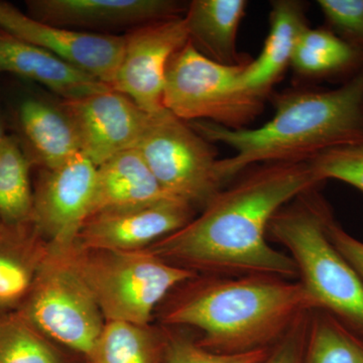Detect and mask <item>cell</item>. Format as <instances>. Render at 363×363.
<instances>
[{
    "label": "cell",
    "mask_w": 363,
    "mask_h": 363,
    "mask_svg": "<svg viewBox=\"0 0 363 363\" xmlns=\"http://www.w3.org/2000/svg\"><path fill=\"white\" fill-rule=\"evenodd\" d=\"M7 135L6 133V128H4V118H2L1 111H0V149H1L2 145L6 143Z\"/></svg>",
    "instance_id": "31"
},
{
    "label": "cell",
    "mask_w": 363,
    "mask_h": 363,
    "mask_svg": "<svg viewBox=\"0 0 363 363\" xmlns=\"http://www.w3.org/2000/svg\"><path fill=\"white\" fill-rule=\"evenodd\" d=\"M30 160L20 140L7 136L0 149V222L11 225L32 222L33 191Z\"/></svg>",
    "instance_id": "22"
},
{
    "label": "cell",
    "mask_w": 363,
    "mask_h": 363,
    "mask_svg": "<svg viewBox=\"0 0 363 363\" xmlns=\"http://www.w3.org/2000/svg\"><path fill=\"white\" fill-rule=\"evenodd\" d=\"M320 184L310 162L264 164L219 191L199 216L147 250L198 274L298 279L292 257L267 242V228L281 208Z\"/></svg>",
    "instance_id": "1"
},
{
    "label": "cell",
    "mask_w": 363,
    "mask_h": 363,
    "mask_svg": "<svg viewBox=\"0 0 363 363\" xmlns=\"http://www.w3.org/2000/svg\"><path fill=\"white\" fill-rule=\"evenodd\" d=\"M136 149L169 195L204 208L224 186L210 143L168 109L150 114Z\"/></svg>",
    "instance_id": "8"
},
{
    "label": "cell",
    "mask_w": 363,
    "mask_h": 363,
    "mask_svg": "<svg viewBox=\"0 0 363 363\" xmlns=\"http://www.w3.org/2000/svg\"><path fill=\"white\" fill-rule=\"evenodd\" d=\"M198 278L169 305L162 323L201 331L197 343L213 352L267 350L298 318L318 310L298 279L264 274Z\"/></svg>",
    "instance_id": "3"
},
{
    "label": "cell",
    "mask_w": 363,
    "mask_h": 363,
    "mask_svg": "<svg viewBox=\"0 0 363 363\" xmlns=\"http://www.w3.org/2000/svg\"><path fill=\"white\" fill-rule=\"evenodd\" d=\"M327 233L331 242L341 255L350 262L363 281V242L346 233L340 224L330 215L326 224Z\"/></svg>",
    "instance_id": "30"
},
{
    "label": "cell",
    "mask_w": 363,
    "mask_h": 363,
    "mask_svg": "<svg viewBox=\"0 0 363 363\" xmlns=\"http://www.w3.org/2000/svg\"><path fill=\"white\" fill-rule=\"evenodd\" d=\"M66 252L105 321L147 326L152 312L169 292L199 276L147 250L117 252L75 245Z\"/></svg>",
    "instance_id": "5"
},
{
    "label": "cell",
    "mask_w": 363,
    "mask_h": 363,
    "mask_svg": "<svg viewBox=\"0 0 363 363\" xmlns=\"http://www.w3.org/2000/svg\"><path fill=\"white\" fill-rule=\"evenodd\" d=\"M77 133L81 154L96 167L136 147L150 114L123 93L111 89L76 100H61Z\"/></svg>",
    "instance_id": "12"
},
{
    "label": "cell",
    "mask_w": 363,
    "mask_h": 363,
    "mask_svg": "<svg viewBox=\"0 0 363 363\" xmlns=\"http://www.w3.org/2000/svg\"><path fill=\"white\" fill-rule=\"evenodd\" d=\"M318 6L339 37L363 49V0H319Z\"/></svg>",
    "instance_id": "28"
},
{
    "label": "cell",
    "mask_w": 363,
    "mask_h": 363,
    "mask_svg": "<svg viewBox=\"0 0 363 363\" xmlns=\"http://www.w3.org/2000/svg\"><path fill=\"white\" fill-rule=\"evenodd\" d=\"M97 167L82 154L58 168L43 169L33 192L32 224L55 250L67 252L92 214Z\"/></svg>",
    "instance_id": "9"
},
{
    "label": "cell",
    "mask_w": 363,
    "mask_h": 363,
    "mask_svg": "<svg viewBox=\"0 0 363 363\" xmlns=\"http://www.w3.org/2000/svg\"><path fill=\"white\" fill-rule=\"evenodd\" d=\"M269 350L223 354L205 350L189 339L175 337L164 345V363H259Z\"/></svg>",
    "instance_id": "27"
},
{
    "label": "cell",
    "mask_w": 363,
    "mask_h": 363,
    "mask_svg": "<svg viewBox=\"0 0 363 363\" xmlns=\"http://www.w3.org/2000/svg\"><path fill=\"white\" fill-rule=\"evenodd\" d=\"M194 217V207L180 199L97 212L85 222L76 245L117 252L147 250Z\"/></svg>",
    "instance_id": "13"
},
{
    "label": "cell",
    "mask_w": 363,
    "mask_h": 363,
    "mask_svg": "<svg viewBox=\"0 0 363 363\" xmlns=\"http://www.w3.org/2000/svg\"><path fill=\"white\" fill-rule=\"evenodd\" d=\"M248 62L224 65L208 58L189 40L174 55L166 73L162 104L186 121H210L240 130L262 111V97L241 85Z\"/></svg>",
    "instance_id": "6"
},
{
    "label": "cell",
    "mask_w": 363,
    "mask_h": 363,
    "mask_svg": "<svg viewBox=\"0 0 363 363\" xmlns=\"http://www.w3.org/2000/svg\"><path fill=\"white\" fill-rule=\"evenodd\" d=\"M18 312L48 339L86 357L105 323L96 300L68 253L50 245L32 291Z\"/></svg>",
    "instance_id": "7"
},
{
    "label": "cell",
    "mask_w": 363,
    "mask_h": 363,
    "mask_svg": "<svg viewBox=\"0 0 363 363\" xmlns=\"http://www.w3.org/2000/svg\"><path fill=\"white\" fill-rule=\"evenodd\" d=\"M49 245L32 222H0V313L18 312L26 302Z\"/></svg>",
    "instance_id": "17"
},
{
    "label": "cell",
    "mask_w": 363,
    "mask_h": 363,
    "mask_svg": "<svg viewBox=\"0 0 363 363\" xmlns=\"http://www.w3.org/2000/svg\"><path fill=\"white\" fill-rule=\"evenodd\" d=\"M245 0H194L185 18L189 40L208 58L224 65H240L236 51L238 28L245 16Z\"/></svg>",
    "instance_id": "20"
},
{
    "label": "cell",
    "mask_w": 363,
    "mask_h": 363,
    "mask_svg": "<svg viewBox=\"0 0 363 363\" xmlns=\"http://www.w3.org/2000/svg\"><path fill=\"white\" fill-rule=\"evenodd\" d=\"M35 20L73 30L133 28L180 16L187 6L174 0H28Z\"/></svg>",
    "instance_id": "14"
},
{
    "label": "cell",
    "mask_w": 363,
    "mask_h": 363,
    "mask_svg": "<svg viewBox=\"0 0 363 363\" xmlns=\"http://www.w3.org/2000/svg\"><path fill=\"white\" fill-rule=\"evenodd\" d=\"M308 28L302 4L294 0L272 2L271 28L259 58L248 62L241 75V85L248 92L264 98L267 91L291 65L300 35Z\"/></svg>",
    "instance_id": "19"
},
{
    "label": "cell",
    "mask_w": 363,
    "mask_h": 363,
    "mask_svg": "<svg viewBox=\"0 0 363 363\" xmlns=\"http://www.w3.org/2000/svg\"><path fill=\"white\" fill-rule=\"evenodd\" d=\"M291 64L304 75H357L363 70V49L332 30L306 28L294 50Z\"/></svg>",
    "instance_id": "21"
},
{
    "label": "cell",
    "mask_w": 363,
    "mask_h": 363,
    "mask_svg": "<svg viewBox=\"0 0 363 363\" xmlns=\"http://www.w3.org/2000/svg\"><path fill=\"white\" fill-rule=\"evenodd\" d=\"M177 199L162 189L140 150H124L97 167L92 214Z\"/></svg>",
    "instance_id": "16"
},
{
    "label": "cell",
    "mask_w": 363,
    "mask_h": 363,
    "mask_svg": "<svg viewBox=\"0 0 363 363\" xmlns=\"http://www.w3.org/2000/svg\"><path fill=\"white\" fill-rule=\"evenodd\" d=\"M18 121L33 159L43 169L58 168L81 154L77 133L60 102L26 98L18 106Z\"/></svg>",
    "instance_id": "18"
},
{
    "label": "cell",
    "mask_w": 363,
    "mask_h": 363,
    "mask_svg": "<svg viewBox=\"0 0 363 363\" xmlns=\"http://www.w3.org/2000/svg\"><path fill=\"white\" fill-rule=\"evenodd\" d=\"M304 363H363V339L322 310L310 313Z\"/></svg>",
    "instance_id": "24"
},
{
    "label": "cell",
    "mask_w": 363,
    "mask_h": 363,
    "mask_svg": "<svg viewBox=\"0 0 363 363\" xmlns=\"http://www.w3.org/2000/svg\"><path fill=\"white\" fill-rule=\"evenodd\" d=\"M161 342L149 325L105 321L88 355L90 363H159Z\"/></svg>",
    "instance_id": "23"
},
{
    "label": "cell",
    "mask_w": 363,
    "mask_h": 363,
    "mask_svg": "<svg viewBox=\"0 0 363 363\" xmlns=\"http://www.w3.org/2000/svg\"><path fill=\"white\" fill-rule=\"evenodd\" d=\"M13 74L45 86L61 100H76L112 89L42 48L0 30V73Z\"/></svg>",
    "instance_id": "15"
},
{
    "label": "cell",
    "mask_w": 363,
    "mask_h": 363,
    "mask_svg": "<svg viewBox=\"0 0 363 363\" xmlns=\"http://www.w3.org/2000/svg\"><path fill=\"white\" fill-rule=\"evenodd\" d=\"M310 313L298 318L259 363H304Z\"/></svg>",
    "instance_id": "29"
},
{
    "label": "cell",
    "mask_w": 363,
    "mask_h": 363,
    "mask_svg": "<svg viewBox=\"0 0 363 363\" xmlns=\"http://www.w3.org/2000/svg\"><path fill=\"white\" fill-rule=\"evenodd\" d=\"M274 101V116L257 128L188 123L207 142L234 150L217 162L224 184L253 164L310 162L326 150L363 143V70L337 89L285 93Z\"/></svg>",
    "instance_id": "2"
},
{
    "label": "cell",
    "mask_w": 363,
    "mask_h": 363,
    "mask_svg": "<svg viewBox=\"0 0 363 363\" xmlns=\"http://www.w3.org/2000/svg\"><path fill=\"white\" fill-rule=\"evenodd\" d=\"M316 190L281 208L267 235L288 250L318 310L363 339V281L331 242L326 228L331 209Z\"/></svg>",
    "instance_id": "4"
},
{
    "label": "cell",
    "mask_w": 363,
    "mask_h": 363,
    "mask_svg": "<svg viewBox=\"0 0 363 363\" xmlns=\"http://www.w3.org/2000/svg\"><path fill=\"white\" fill-rule=\"evenodd\" d=\"M0 30L42 48L112 86L123 59L124 35L82 32L43 23L0 0Z\"/></svg>",
    "instance_id": "11"
},
{
    "label": "cell",
    "mask_w": 363,
    "mask_h": 363,
    "mask_svg": "<svg viewBox=\"0 0 363 363\" xmlns=\"http://www.w3.org/2000/svg\"><path fill=\"white\" fill-rule=\"evenodd\" d=\"M0 363H62L61 357L18 312L0 313Z\"/></svg>",
    "instance_id": "25"
},
{
    "label": "cell",
    "mask_w": 363,
    "mask_h": 363,
    "mask_svg": "<svg viewBox=\"0 0 363 363\" xmlns=\"http://www.w3.org/2000/svg\"><path fill=\"white\" fill-rule=\"evenodd\" d=\"M124 51L112 89L130 98L150 114L162 104L167 68L171 59L189 42L184 16H174L138 26L124 35Z\"/></svg>",
    "instance_id": "10"
},
{
    "label": "cell",
    "mask_w": 363,
    "mask_h": 363,
    "mask_svg": "<svg viewBox=\"0 0 363 363\" xmlns=\"http://www.w3.org/2000/svg\"><path fill=\"white\" fill-rule=\"evenodd\" d=\"M310 164L321 183L332 179L363 192V143L326 150Z\"/></svg>",
    "instance_id": "26"
}]
</instances>
